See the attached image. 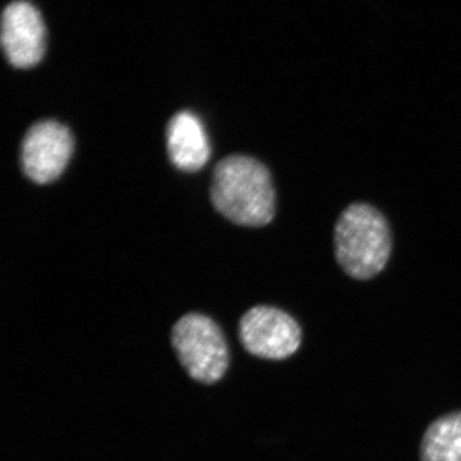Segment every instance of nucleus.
I'll return each mask as SVG.
<instances>
[{"label":"nucleus","mask_w":461,"mask_h":461,"mask_svg":"<svg viewBox=\"0 0 461 461\" xmlns=\"http://www.w3.org/2000/svg\"><path fill=\"white\" fill-rule=\"evenodd\" d=\"M211 198L214 208L240 226H266L276 213V194L267 167L254 158L230 156L215 167Z\"/></svg>","instance_id":"obj_1"},{"label":"nucleus","mask_w":461,"mask_h":461,"mask_svg":"<svg viewBox=\"0 0 461 461\" xmlns=\"http://www.w3.org/2000/svg\"><path fill=\"white\" fill-rule=\"evenodd\" d=\"M387 221L368 204L348 206L335 227L336 259L350 277L369 280L386 267L391 254Z\"/></svg>","instance_id":"obj_2"},{"label":"nucleus","mask_w":461,"mask_h":461,"mask_svg":"<svg viewBox=\"0 0 461 461\" xmlns=\"http://www.w3.org/2000/svg\"><path fill=\"white\" fill-rule=\"evenodd\" d=\"M172 345L191 378L213 384L229 368V348L213 320L199 313L182 317L172 330Z\"/></svg>","instance_id":"obj_3"},{"label":"nucleus","mask_w":461,"mask_h":461,"mask_svg":"<svg viewBox=\"0 0 461 461\" xmlns=\"http://www.w3.org/2000/svg\"><path fill=\"white\" fill-rule=\"evenodd\" d=\"M240 339L248 353L269 360L287 359L302 344V329L286 312L273 306L251 308L240 321Z\"/></svg>","instance_id":"obj_4"},{"label":"nucleus","mask_w":461,"mask_h":461,"mask_svg":"<svg viewBox=\"0 0 461 461\" xmlns=\"http://www.w3.org/2000/svg\"><path fill=\"white\" fill-rule=\"evenodd\" d=\"M74 153V138L65 124L41 121L27 131L21 149L23 169L36 184L56 181Z\"/></svg>","instance_id":"obj_5"},{"label":"nucleus","mask_w":461,"mask_h":461,"mask_svg":"<svg viewBox=\"0 0 461 461\" xmlns=\"http://www.w3.org/2000/svg\"><path fill=\"white\" fill-rule=\"evenodd\" d=\"M2 47L16 68H32L41 62L47 30L38 8L27 0L9 3L2 14Z\"/></svg>","instance_id":"obj_6"},{"label":"nucleus","mask_w":461,"mask_h":461,"mask_svg":"<svg viewBox=\"0 0 461 461\" xmlns=\"http://www.w3.org/2000/svg\"><path fill=\"white\" fill-rule=\"evenodd\" d=\"M169 159L185 172L199 171L211 157V145L198 115L178 112L167 126Z\"/></svg>","instance_id":"obj_7"},{"label":"nucleus","mask_w":461,"mask_h":461,"mask_svg":"<svg viewBox=\"0 0 461 461\" xmlns=\"http://www.w3.org/2000/svg\"><path fill=\"white\" fill-rule=\"evenodd\" d=\"M421 461H461V411L433 421L420 446Z\"/></svg>","instance_id":"obj_8"}]
</instances>
